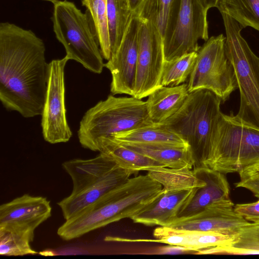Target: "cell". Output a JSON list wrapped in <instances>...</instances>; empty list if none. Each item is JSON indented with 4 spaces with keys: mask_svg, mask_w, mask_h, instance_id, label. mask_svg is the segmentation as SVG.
<instances>
[{
    "mask_svg": "<svg viewBox=\"0 0 259 259\" xmlns=\"http://www.w3.org/2000/svg\"><path fill=\"white\" fill-rule=\"evenodd\" d=\"M43 40L31 30L0 23V100L25 118L41 115L49 63Z\"/></svg>",
    "mask_w": 259,
    "mask_h": 259,
    "instance_id": "6da1fadb",
    "label": "cell"
},
{
    "mask_svg": "<svg viewBox=\"0 0 259 259\" xmlns=\"http://www.w3.org/2000/svg\"><path fill=\"white\" fill-rule=\"evenodd\" d=\"M162 185L147 174L128 178L75 217L65 221L58 235L68 241L125 218H131L161 193Z\"/></svg>",
    "mask_w": 259,
    "mask_h": 259,
    "instance_id": "7a4b0ae2",
    "label": "cell"
},
{
    "mask_svg": "<svg viewBox=\"0 0 259 259\" xmlns=\"http://www.w3.org/2000/svg\"><path fill=\"white\" fill-rule=\"evenodd\" d=\"M73 183L71 194L58 202L65 221L82 211L134 174L100 154L88 159H73L62 163Z\"/></svg>",
    "mask_w": 259,
    "mask_h": 259,
    "instance_id": "3957f363",
    "label": "cell"
},
{
    "mask_svg": "<svg viewBox=\"0 0 259 259\" xmlns=\"http://www.w3.org/2000/svg\"><path fill=\"white\" fill-rule=\"evenodd\" d=\"M221 99L212 92L199 90L189 93L174 115L160 123L182 137L189 145L195 167H208L212 160V139L221 113Z\"/></svg>",
    "mask_w": 259,
    "mask_h": 259,
    "instance_id": "277c9868",
    "label": "cell"
},
{
    "mask_svg": "<svg viewBox=\"0 0 259 259\" xmlns=\"http://www.w3.org/2000/svg\"><path fill=\"white\" fill-rule=\"evenodd\" d=\"M154 123L149 116L145 101L133 96L110 95L85 113L77 135L83 148L97 151L103 138Z\"/></svg>",
    "mask_w": 259,
    "mask_h": 259,
    "instance_id": "5b68a950",
    "label": "cell"
},
{
    "mask_svg": "<svg viewBox=\"0 0 259 259\" xmlns=\"http://www.w3.org/2000/svg\"><path fill=\"white\" fill-rule=\"evenodd\" d=\"M53 4V31L66 55L91 72L100 74L105 67L104 58L88 14L67 0Z\"/></svg>",
    "mask_w": 259,
    "mask_h": 259,
    "instance_id": "8992f818",
    "label": "cell"
},
{
    "mask_svg": "<svg viewBox=\"0 0 259 259\" xmlns=\"http://www.w3.org/2000/svg\"><path fill=\"white\" fill-rule=\"evenodd\" d=\"M226 32V51L233 65L240 104L235 115L239 120L259 129V57L241 34L244 28L225 13H221Z\"/></svg>",
    "mask_w": 259,
    "mask_h": 259,
    "instance_id": "52a82bcc",
    "label": "cell"
},
{
    "mask_svg": "<svg viewBox=\"0 0 259 259\" xmlns=\"http://www.w3.org/2000/svg\"><path fill=\"white\" fill-rule=\"evenodd\" d=\"M259 161V129L233 112H221L214 129L210 168L223 174L239 172Z\"/></svg>",
    "mask_w": 259,
    "mask_h": 259,
    "instance_id": "ba28073f",
    "label": "cell"
},
{
    "mask_svg": "<svg viewBox=\"0 0 259 259\" xmlns=\"http://www.w3.org/2000/svg\"><path fill=\"white\" fill-rule=\"evenodd\" d=\"M207 11L199 0H175L162 37L165 61L197 52L208 38Z\"/></svg>",
    "mask_w": 259,
    "mask_h": 259,
    "instance_id": "9c48e42d",
    "label": "cell"
},
{
    "mask_svg": "<svg viewBox=\"0 0 259 259\" xmlns=\"http://www.w3.org/2000/svg\"><path fill=\"white\" fill-rule=\"evenodd\" d=\"M223 34L211 36L200 46L187 83L189 93L209 90L224 102L238 88L234 70L226 51Z\"/></svg>",
    "mask_w": 259,
    "mask_h": 259,
    "instance_id": "30bf717a",
    "label": "cell"
},
{
    "mask_svg": "<svg viewBox=\"0 0 259 259\" xmlns=\"http://www.w3.org/2000/svg\"><path fill=\"white\" fill-rule=\"evenodd\" d=\"M138 34V59L133 97L142 99L162 87L165 62L163 39L151 21L141 19Z\"/></svg>",
    "mask_w": 259,
    "mask_h": 259,
    "instance_id": "8fae6325",
    "label": "cell"
},
{
    "mask_svg": "<svg viewBox=\"0 0 259 259\" xmlns=\"http://www.w3.org/2000/svg\"><path fill=\"white\" fill-rule=\"evenodd\" d=\"M69 60L66 55L49 63L41 125L44 139L50 144L67 142L72 136L65 106V68Z\"/></svg>",
    "mask_w": 259,
    "mask_h": 259,
    "instance_id": "7c38bea8",
    "label": "cell"
},
{
    "mask_svg": "<svg viewBox=\"0 0 259 259\" xmlns=\"http://www.w3.org/2000/svg\"><path fill=\"white\" fill-rule=\"evenodd\" d=\"M140 19L133 14L119 46L105 64L110 72L112 95L133 96L138 59Z\"/></svg>",
    "mask_w": 259,
    "mask_h": 259,
    "instance_id": "4fadbf2b",
    "label": "cell"
},
{
    "mask_svg": "<svg viewBox=\"0 0 259 259\" xmlns=\"http://www.w3.org/2000/svg\"><path fill=\"white\" fill-rule=\"evenodd\" d=\"M232 200L213 204L192 217L178 219L168 227L234 235L251 223L234 210Z\"/></svg>",
    "mask_w": 259,
    "mask_h": 259,
    "instance_id": "5bb4252c",
    "label": "cell"
},
{
    "mask_svg": "<svg viewBox=\"0 0 259 259\" xmlns=\"http://www.w3.org/2000/svg\"><path fill=\"white\" fill-rule=\"evenodd\" d=\"M50 201L42 196L25 194L0 206V226L34 233L51 215Z\"/></svg>",
    "mask_w": 259,
    "mask_h": 259,
    "instance_id": "9a60e30c",
    "label": "cell"
},
{
    "mask_svg": "<svg viewBox=\"0 0 259 259\" xmlns=\"http://www.w3.org/2000/svg\"><path fill=\"white\" fill-rule=\"evenodd\" d=\"M192 170L205 184L195 188L176 220L192 217L213 204L230 200V186L224 174L204 166L194 167Z\"/></svg>",
    "mask_w": 259,
    "mask_h": 259,
    "instance_id": "2e32d148",
    "label": "cell"
},
{
    "mask_svg": "<svg viewBox=\"0 0 259 259\" xmlns=\"http://www.w3.org/2000/svg\"><path fill=\"white\" fill-rule=\"evenodd\" d=\"M196 187L181 189L163 188L161 194L131 219L147 226H168L178 217Z\"/></svg>",
    "mask_w": 259,
    "mask_h": 259,
    "instance_id": "e0dca14e",
    "label": "cell"
},
{
    "mask_svg": "<svg viewBox=\"0 0 259 259\" xmlns=\"http://www.w3.org/2000/svg\"><path fill=\"white\" fill-rule=\"evenodd\" d=\"M155 239H138V242H156L187 247L196 254L202 249L230 245L233 235L214 232L180 229L160 226L153 232Z\"/></svg>",
    "mask_w": 259,
    "mask_h": 259,
    "instance_id": "ac0fdd59",
    "label": "cell"
},
{
    "mask_svg": "<svg viewBox=\"0 0 259 259\" xmlns=\"http://www.w3.org/2000/svg\"><path fill=\"white\" fill-rule=\"evenodd\" d=\"M189 94L187 83L157 88L145 101L149 117L155 123L164 122L179 110Z\"/></svg>",
    "mask_w": 259,
    "mask_h": 259,
    "instance_id": "d6986e66",
    "label": "cell"
},
{
    "mask_svg": "<svg viewBox=\"0 0 259 259\" xmlns=\"http://www.w3.org/2000/svg\"><path fill=\"white\" fill-rule=\"evenodd\" d=\"M120 143L161 163L166 167L192 169L195 165L190 147L161 144Z\"/></svg>",
    "mask_w": 259,
    "mask_h": 259,
    "instance_id": "ffe728a7",
    "label": "cell"
},
{
    "mask_svg": "<svg viewBox=\"0 0 259 259\" xmlns=\"http://www.w3.org/2000/svg\"><path fill=\"white\" fill-rule=\"evenodd\" d=\"M97 151L110 157L120 168L134 173L164 167L161 163L126 147L112 137L102 138L98 143Z\"/></svg>",
    "mask_w": 259,
    "mask_h": 259,
    "instance_id": "44dd1931",
    "label": "cell"
},
{
    "mask_svg": "<svg viewBox=\"0 0 259 259\" xmlns=\"http://www.w3.org/2000/svg\"><path fill=\"white\" fill-rule=\"evenodd\" d=\"M111 137L122 143L161 144L190 147L179 135L160 123L118 133Z\"/></svg>",
    "mask_w": 259,
    "mask_h": 259,
    "instance_id": "7402d4cb",
    "label": "cell"
},
{
    "mask_svg": "<svg viewBox=\"0 0 259 259\" xmlns=\"http://www.w3.org/2000/svg\"><path fill=\"white\" fill-rule=\"evenodd\" d=\"M132 16L128 0H107L111 56L119 46Z\"/></svg>",
    "mask_w": 259,
    "mask_h": 259,
    "instance_id": "603a6c76",
    "label": "cell"
},
{
    "mask_svg": "<svg viewBox=\"0 0 259 259\" xmlns=\"http://www.w3.org/2000/svg\"><path fill=\"white\" fill-rule=\"evenodd\" d=\"M81 3L87 8L102 56L108 61L111 57V51L107 17V0H81Z\"/></svg>",
    "mask_w": 259,
    "mask_h": 259,
    "instance_id": "cb8c5ba5",
    "label": "cell"
},
{
    "mask_svg": "<svg viewBox=\"0 0 259 259\" xmlns=\"http://www.w3.org/2000/svg\"><path fill=\"white\" fill-rule=\"evenodd\" d=\"M218 9L239 23L259 31V0H220Z\"/></svg>",
    "mask_w": 259,
    "mask_h": 259,
    "instance_id": "d4e9b609",
    "label": "cell"
},
{
    "mask_svg": "<svg viewBox=\"0 0 259 259\" xmlns=\"http://www.w3.org/2000/svg\"><path fill=\"white\" fill-rule=\"evenodd\" d=\"M34 236L33 233L0 226V254L22 256L37 253L30 246Z\"/></svg>",
    "mask_w": 259,
    "mask_h": 259,
    "instance_id": "484cf974",
    "label": "cell"
},
{
    "mask_svg": "<svg viewBox=\"0 0 259 259\" xmlns=\"http://www.w3.org/2000/svg\"><path fill=\"white\" fill-rule=\"evenodd\" d=\"M209 254H259V224L251 223L233 235L232 243L226 246L208 249Z\"/></svg>",
    "mask_w": 259,
    "mask_h": 259,
    "instance_id": "4316f807",
    "label": "cell"
},
{
    "mask_svg": "<svg viewBox=\"0 0 259 259\" xmlns=\"http://www.w3.org/2000/svg\"><path fill=\"white\" fill-rule=\"evenodd\" d=\"M197 52L184 54L165 61L161 78V86H176L185 83L194 68Z\"/></svg>",
    "mask_w": 259,
    "mask_h": 259,
    "instance_id": "83f0119b",
    "label": "cell"
},
{
    "mask_svg": "<svg viewBox=\"0 0 259 259\" xmlns=\"http://www.w3.org/2000/svg\"><path fill=\"white\" fill-rule=\"evenodd\" d=\"M175 0H143L133 14L143 20L152 22L163 37Z\"/></svg>",
    "mask_w": 259,
    "mask_h": 259,
    "instance_id": "f1b7e54d",
    "label": "cell"
},
{
    "mask_svg": "<svg viewBox=\"0 0 259 259\" xmlns=\"http://www.w3.org/2000/svg\"><path fill=\"white\" fill-rule=\"evenodd\" d=\"M234 208L237 213L247 221L259 224V200L251 203L237 204Z\"/></svg>",
    "mask_w": 259,
    "mask_h": 259,
    "instance_id": "f546056e",
    "label": "cell"
},
{
    "mask_svg": "<svg viewBox=\"0 0 259 259\" xmlns=\"http://www.w3.org/2000/svg\"><path fill=\"white\" fill-rule=\"evenodd\" d=\"M236 188H242L248 190L259 198V176H254L240 179L235 183Z\"/></svg>",
    "mask_w": 259,
    "mask_h": 259,
    "instance_id": "4dcf8cb0",
    "label": "cell"
},
{
    "mask_svg": "<svg viewBox=\"0 0 259 259\" xmlns=\"http://www.w3.org/2000/svg\"><path fill=\"white\" fill-rule=\"evenodd\" d=\"M186 253L196 254L194 251H193L187 247L181 246L171 245H168V246L158 248L155 250V252L153 253V254H178Z\"/></svg>",
    "mask_w": 259,
    "mask_h": 259,
    "instance_id": "1f68e13d",
    "label": "cell"
},
{
    "mask_svg": "<svg viewBox=\"0 0 259 259\" xmlns=\"http://www.w3.org/2000/svg\"><path fill=\"white\" fill-rule=\"evenodd\" d=\"M240 178L259 176V161L241 170L239 172Z\"/></svg>",
    "mask_w": 259,
    "mask_h": 259,
    "instance_id": "d6a6232c",
    "label": "cell"
},
{
    "mask_svg": "<svg viewBox=\"0 0 259 259\" xmlns=\"http://www.w3.org/2000/svg\"><path fill=\"white\" fill-rule=\"evenodd\" d=\"M204 8L208 11L212 8H217L220 0H199Z\"/></svg>",
    "mask_w": 259,
    "mask_h": 259,
    "instance_id": "836d02e7",
    "label": "cell"
},
{
    "mask_svg": "<svg viewBox=\"0 0 259 259\" xmlns=\"http://www.w3.org/2000/svg\"><path fill=\"white\" fill-rule=\"evenodd\" d=\"M143 0H128L131 9L134 14L138 9Z\"/></svg>",
    "mask_w": 259,
    "mask_h": 259,
    "instance_id": "e575fe53",
    "label": "cell"
},
{
    "mask_svg": "<svg viewBox=\"0 0 259 259\" xmlns=\"http://www.w3.org/2000/svg\"><path fill=\"white\" fill-rule=\"evenodd\" d=\"M42 1H48V2H51L52 3H54L55 2H57L58 0H42Z\"/></svg>",
    "mask_w": 259,
    "mask_h": 259,
    "instance_id": "d590c367",
    "label": "cell"
}]
</instances>
